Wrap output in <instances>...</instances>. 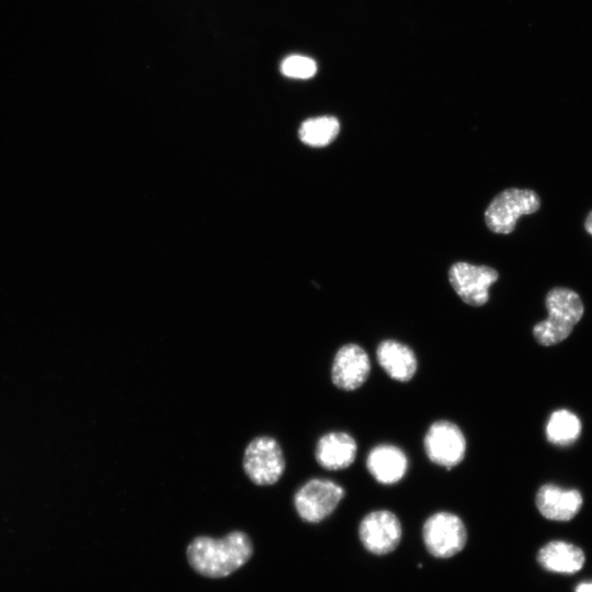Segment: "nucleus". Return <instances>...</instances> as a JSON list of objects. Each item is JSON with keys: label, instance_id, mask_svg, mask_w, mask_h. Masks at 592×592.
I'll use <instances>...</instances> for the list:
<instances>
[{"label": "nucleus", "instance_id": "obj_1", "mask_svg": "<svg viewBox=\"0 0 592 592\" xmlns=\"http://www.w3.org/2000/svg\"><path fill=\"white\" fill-rule=\"evenodd\" d=\"M252 553L249 536L235 531L218 539L198 536L189 545L186 555L196 572L209 578H221L242 567Z\"/></svg>", "mask_w": 592, "mask_h": 592}, {"label": "nucleus", "instance_id": "obj_2", "mask_svg": "<svg viewBox=\"0 0 592 592\" xmlns=\"http://www.w3.org/2000/svg\"><path fill=\"white\" fill-rule=\"evenodd\" d=\"M548 317L533 328L535 340L550 346L567 339L583 316V303L572 289L555 287L545 298Z\"/></svg>", "mask_w": 592, "mask_h": 592}, {"label": "nucleus", "instance_id": "obj_3", "mask_svg": "<svg viewBox=\"0 0 592 592\" xmlns=\"http://www.w3.org/2000/svg\"><path fill=\"white\" fill-rule=\"evenodd\" d=\"M539 207L540 198L534 191L506 189L491 201L485 212V221L496 234H510L522 215L533 214Z\"/></svg>", "mask_w": 592, "mask_h": 592}, {"label": "nucleus", "instance_id": "obj_4", "mask_svg": "<svg viewBox=\"0 0 592 592\" xmlns=\"http://www.w3.org/2000/svg\"><path fill=\"white\" fill-rule=\"evenodd\" d=\"M242 467L247 477L258 486L277 482L286 467L283 449L271 436H258L247 445Z\"/></svg>", "mask_w": 592, "mask_h": 592}, {"label": "nucleus", "instance_id": "obj_5", "mask_svg": "<svg viewBox=\"0 0 592 592\" xmlns=\"http://www.w3.org/2000/svg\"><path fill=\"white\" fill-rule=\"evenodd\" d=\"M344 493V489L330 479L312 478L296 491L294 506L305 522L319 523L335 510Z\"/></svg>", "mask_w": 592, "mask_h": 592}, {"label": "nucleus", "instance_id": "obj_6", "mask_svg": "<svg viewBox=\"0 0 592 592\" xmlns=\"http://www.w3.org/2000/svg\"><path fill=\"white\" fill-rule=\"evenodd\" d=\"M422 537L432 556L449 558L465 547L467 531L459 516L441 511L426 519L422 528Z\"/></svg>", "mask_w": 592, "mask_h": 592}, {"label": "nucleus", "instance_id": "obj_7", "mask_svg": "<svg viewBox=\"0 0 592 592\" xmlns=\"http://www.w3.org/2000/svg\"><path fill=\"white\" fill-rule=\"evenodd\" d=\"M424 452L435 465L451 469L463 462L466 439L460 428L447 420L433 422L423 440Z\"/></svg>", "mask_w": 592, "mask_h": 592}, {"label": "nucleus", "instance_id": "obj_8", "mask_svg": "<svg viewBox=\"0 0 592 592\" xmlns=\"http://www.w3.org/2000/svg\"><path fill=\"white\" fill-rule=\"evenodd\" d=\"M498 272L486 265L456 262L448 271V278L460 299L474 307L485 305L489 299V288L498 280Z\"/></svg>", "mask_w": 592, "mask_h": 592}, {"label": "nucleus", "instance_id": "obj_9", "mask_svg": "<svg viewBox=\"0 0 592 592\" xmlns=\"http://www.w3.org/2000/svg\"><path fill=\"white\" fill-rule=\"evenodd\" d=\"M360 539L364 547L375 555H386L397 548L402 530L398 517L388 510H376L360 523Z\"/></svg>", "mask_w": 592, "mask_h": 592}, {"label": "nucleus", "instance_id": "obj_10", "mask_svg": "<svg viewBox=\"0 0 592 592\" xmlns=\"http://www.w3.org/2000/svg\"><path fill=\"white\" fill-rule=\"evenodd\" d=\"M369 373L371 361L361 345L348 343L337 351L331 366V380L335 387L355 390L367 380Z\"/></svg>", "mask_w": 592, "mask_h": 592}, {"label": "nucleus", "instance_id": "obj_11", "mask_svg": "<svg viewBox=\"0 0 592 592\" xmlns=\"http://www.w3.org/2000/svg\"><path fill=\"white\" fill-rule=\"evenodd\" d=\"M357 453V444L346 432L334 431L323 434L316 444L317 463L327 470H341L351 466Z\"/></svg>", "mask_w": 592, "mask_h": 592}, {"label": "nucleus", "instance_id": "obj_12", "mask_svg": "<svg viewBox=\"0 0 592 592\" xmlns=\"http://www.w3.org/2000/svg\"><path fill=\"white\" fill-rule=\"evenodd\" d=\"M535 502L544 517L553 521H569L580 511L582 496L578 490L547 483L538 489Z\"/></svg>", "mask_w": 592, "mask_h": 592}, {"label": "nucleus", "instance_id": "obj_13", "mask_svg": "<svg viewBox=\"0 0 592 592\" xmlns=\"http://www.w3.org/2000/svg\"><path fill=\"white\" fill-rule=\"evenodd\" d=\"M408 458L405 452L391 444H379L373 447L366 458L368 473L383 485L400 481L408 470Z\"/></svg>", "mask_w": 592, "mask_h": 592}, {"label": "nucleus", "instance_id": "obj_14", "mask_svg": "<svg viewBox=\"0 0 592 592\" xmlns=\"http://www.w3.org/2000/svg\"><path fill=\"white\" fill-rule=\"evenodd\" d=\"M378 364L397 382H409L418 368V361L411 348L396 340H384L376 349Z\"/></svg>", "mask_w": 592, "mask_h": 592}, {"label": "nucleus", "instance_id": "obj_15", "mask_svg": "<svg viewBox=\"0 0 592 592\" xmlns=\"http://www.w3.org/2000/svg\"><path fill=\"white\" fill-rule=\"evenodd\" d=\"M537 560L549 571L573 573L582 568L584 554L572 544L554 540L539 549Z\"/></svg>", "mask_w": 592, "mask_h": 592}, {"label": "nucleus", "instance_id": "obj_16", "mask_svg": "<svg viewBox=\"0 0 592 592\" xmlns=\"http://www.w3.org/2000/svg\"><path fill=\"white\" fill-rule=\"evenodd\" d=\"M581 433L579 418L569 410L554 411L546 424L547 440L558 446L572 444Z\"/></svg>", "mask_w": 592, "mask_h": 592}, {"label": "nucleus", "instance_id": "obj_17", "mask_svg": "<svg viewBox=\"0 0 592 592\" xmlns=\"http://www.w3.org/2000/svg\"><path fill=\"white\" fill-rule=\"evenodd\" d=\"M340 123L333 116H319L305 121L299 128L300 140L311 147H323L334 140Z\"/></svg>", "mask_w": 592, "mask_h": 592}, {"label": "nucleus", "instance_id": "obj_18", "mask_svg": "<svg viewBox=\"0 0 592 592\" xmlns=\"http://www.w3.org/2000/svg\"><path fill=\"white\" fill-rule=\"evenodd\" d=\"M281 71L291 78L307 79L316 73L317 65L309 57L292 55L282 61Z\"/></svg>", "mask_w": 592, "mask_h": 592}, {"label": "nucleus", "instance_id": "obj_19", "mask_svg": "<svg viewBox=\"0 0 592 592\" xmlns=\"http://www.w3.org/2000/svg\"><path fill=\"white\" fill-rule=\"evenodd\" d=\"M584 228L590 235H592V210L588 214L585 218Z\"/></svg>", "mask_w": 592, "mask_h": 592}, {"label": "nucleus", "instance_id": "obj_20", "mask_svg": "<svg viewBox=\"0 0 592 592\" xmlns=\"http://www.w3.org/2000/svg\"><path fill=\"white\" fill-rule=\"evenodd\" d=\"M576 592H592V583H581L577 587Z\"/></svg>", "mask_w": 592, "mask_h": 592}]
</instances>
